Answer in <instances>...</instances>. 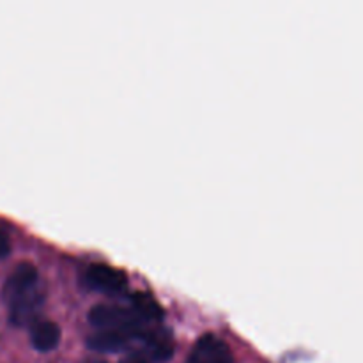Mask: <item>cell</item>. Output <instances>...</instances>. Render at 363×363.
Masks as SVG:
<instances>
[{"mask_svg": "<svg viewBox=\"0 0 363 363\" xmlns=\"http://www.w3.org/2000/svg\"><path fill=\"white\" fill-rule=\"evenodd\" d=\"M2 296L9 311L11 325L18 328L30 325L45 301L38 268L32 262H20L7 277Z\"/></svg>", "mask_w": 363, "mask_h": 363, "instance_id": "cell-1", "label": "cell"}, {"mask_svg": "<svg viewBox=\"0 0 363 363\" xmlns=\"http://www.w3.org/2000/svg\"><path fill=\"white\" fill-rule=\"evenodd\" d=\"M85 282L91 289L98 291V293L117 296V294H123L126 291L128 277L123 269L98 262V264L89 266L87 273H85Z\"/></svg>", "mask_w": 363, "mask_h": 363, "instance_id": "cell-2", "label": "cell"}, {"mask_svg": "<svg viewBox=\"0 0 363 363\" xmlns=\"http://www.w3.org/2000/svg\"><path fill=\"white\" fill-rule=\"evenodd\" d=\"M186 363H234L230 347L215 333H206L191 350Z\"/></svg>", "mask_w": 363, "mask_h": 363, "instance_id": "cell-3", "label": "cell"}, {"mask_svg": "<svg viewBox=\"0 0 363 363\" xmlns=\"http://www.w3.org/2000/svg\"><path fill=\"white\" fill-rule=\"evenodd\" d=\"M131 344L130 337L117 330H96L87 337V346L98 353H119Z\"/></svg>", "mask_w": 363, "mask_h": 363, "instance_id": "cell-4", "label": "cell"}, {"mask_svg": "<svg viewBox=\"0 0 363 363\" xmlns=\"http://www.w3.org/2000/svg\"><path fill=\"white\" fill-rule=\"evenodd\" d=\"M30 342L41 353L55 350L60 342V328L52 321H39L32 325Z\"/></svg>", "mask_w": 363, "mask_h": 363, "instance_id": "cell-5", "label": "cell"}, {"mask_svg": "<svg viewBox=\"0 0 363 363\" xmlns=\"http://www.w3.org/2000/svg\"><path fill=\"white\" fill-rule=\"evenodd\" d=\"M130 305L142 315L144 319L151 323H162L163 321V311L158 305V301L152 296L145 293H135L130 298Z\"/></svg>", "mask_w": 363, "mask_h": 363, "instance_id": "cell-6", "label": "cell"}, {"mask_svg": "<svg viewBox=\"0 0 363 363\" xmlns=\"http://www.w3.org/2000/svg\"><path fill=\"white\" fill-rule=\"evenodd\" d=\"M11 250V243H9V238L4 230H0V259L6 257Z\"/></svg>", "mask_w": 363, "mask_h": 363, "instance_id": "cell-7", "label": "cell"}, {"mask_svg": "<svg viewBox=\"0 0 363 363\" xmlns=\"http://www.w3.org/2000/svg\"><path fill=\"white\" fill-rule=\"evenodd\" d=\"M126 363H149V360L144 357V354H133L131 358H128Z\"/></svg>", "mask_w": 363, "mask_h": 363, "instance_id": "cell-8", "label": "cell"}, {"mask_svg": "<svg viewBox=\"0 0 363 363\" xmlns=\"http://www.w3.org/2000/svg\"><path fill=\"white\" fill-rule=\"evenodd\" d=\"M82 363H108V362L103 360V358H87V360H84Z\"/></svg>", "mask_w": 363, "mask_h": 363, "instance_id": "cell-9", "label": "cell"}]
</instances>
